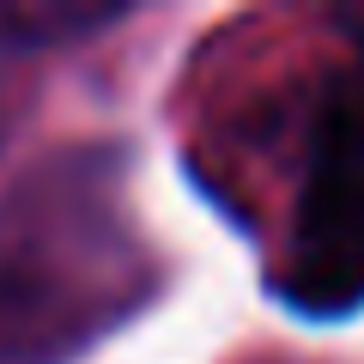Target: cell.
<instances>
[{
    "instance_id": "1",
    "label": "cell",
    "mask_w": 364,
    "mask_h": 364,
    "mask_svg": "<svg viewBox=\"0 0 364 364\" xmlns=\"http://www.w3.org/2000/svg\"><path fill=\"white\" fill-rule=\"evenodd\" d=\"M116 13H0V37L6 43H25L31 31H97L109 25Z\"/></svg>"
}]
</instances>
